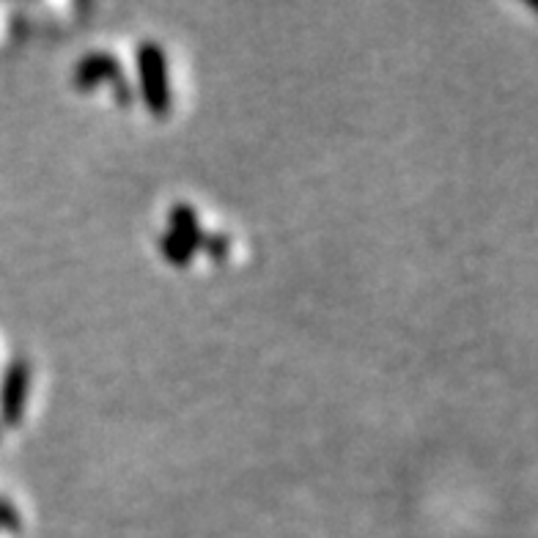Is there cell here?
Returning <instances> with one entry per match:
<instances>
[{"label":"cell","instance_id":"obj_1","mask_svg":"<svg viewBox=\"0 0 538 538\" xmlns=\"http://www.w3.org/2000/svg\"><path fill=\"white\" fill-rule=\"evenodd\" d=\"M138 77H140V97L146 102V108L165 119L171 113L173 97H171V75H168V55L157 42H140L138 53Z\"/></svg>","mask_w":538,"mask_h":538},{"label":"cell","instance_id":"obj_2","mask_svg":"<svg viewBox=\"0 0 538 538\" xmlns=\"http://www.w3.org/2000/svg\"><path fill=\"white\" fill-rule=\"evenodd\" d=\"M113 83V91H116V99L124 102V105H130L132 102V86L127 75H124V69H121L119 58L108 50H94V53H88L80 64L75 66V86L83 88V91H91L99 83Z\"/></svg>","mask_w":538,"mask_h":538},{"label":"cell","instance_id":"obj_3","mask_svg":"<svg viewBox=\"0 0 538 538\" xmlns=\"http://www.w3.org/2000/svg\"><path fill=\"white\" fill-rule=\"evenodd\" d=\"M28 388H31V366L22 357H14L9 360V366L3 371V382H0V418L6 426L22 423Z\"/></svg>","mask_w":538,"mask_h":538},{"label":"cell","instance_id":"obj_4","mask_svg":"<svg viewBox=\"0 0 538 538\" xmlns=\"http://www.w3.org/2000/svg\"><path fill=\"white\" fill-rule=\"evenodd\" d=\"M171 234L176 239H182L184 245L190 250H201V242H204V231H201V223H198V212H195L190 204H176L171 209Z\"/></svg>","mask_w":538,"mask_h":538},{"label":"cell","instance_id":"obj_5","mask_svg":"<svg viewBox=\"0 0 538 538\" xmlns=\"http://www.w3.org/2000/svg\"><path fill=\"white\" fill-rule=\"evenodd\" d=\"M160 250L162 256L171 261V264H176V267H187L195 256V250L187 248L182 239L173 237L171 231H168V234H160Z\"/></svg>","mask_w":538,"mask_h":538},{"label":"cell","instance_id":"obj_6","mask_svg":"<svg viewBox=\"0 0 538 538\" xmlns=\"http://www.w3.org/2000/svg\"><path fill=\"white\" fill-rule=\"evenodd\" d=\"M201 248L209 250L215 259H223L228 250H231V239L226 234H204V242H201Z\"/></svg>","mask_w":538,"mask_h":538},{"label":"cell","instance_id":"obj_7","mask_svg":"<svg viewBox=\"0 0 538 538\" xmlns=\"http://www.w3.org/2000/svg\"><path fill=\"white\" fill-rule=\"evenodd\" d=\"M0 528L20 530V514H17L14 503L6 500V497H0Z\"/></svg>","mask_w":538,"mask_h":538}]
</instances>
